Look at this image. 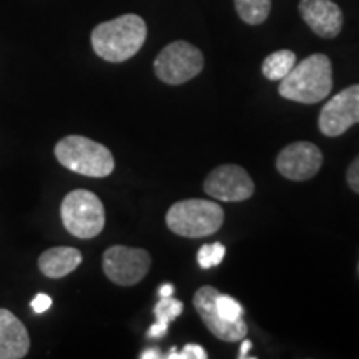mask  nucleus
<instances>
[{"label":"nucleus","instance_id":"nucleus-13","mask_svg":"<svg viewBox=\"0 0 359 359\" xmlns=\"http://www.w3.org/2000/svg\"><path fill=\"white\" fill-rule=\"evenodd\" d=\"M30 336L24 323L0 308V359H22L29 354Z\"/></svg>","mask_w":359,"mask_h":359},{"label":"nucleus","instance_id":"nucleus-3","mask_svg":"<svg viewBox=\"0 0 359 359\" xmlns=\"http://www.w3.org/2000/svg\"><path fill=\"white\" fill-rule=\"evenodd\" d=\"M53 151L62 167L83 177L107 178L115 170V158L109 148L82 135L62 138Z\"/></svg>","mask_w":359,"mask_h":359},{"label":"nucleus","instance_id":"nucleus-22","mask_svg":"<svg viewBox=\"0 0 359 359\" xmlns=\"http://www.w3.org/2000/svg\"><path fill=\"white\" fill-rule=\"evenodd\" d=\"M198 264L203 269L213 268V255H212V245H203L198 251Z\"/></svg>","mask_w":359,"mask_h":359},{"label":"nucleus","instance_id":"nucleus-7","mask_svg":"<svg viewBox=\"0 0 359 359\" xmlns=\"http://www.w3.org/2000/svg\"><path fill=\"white\" fill-rule=\"evenodd\" d=\"M103 273L118 286H133L150 271L151 257L143 248L115 245L103 253Z\"/></svg>","mask_w":359,"mask_h":359},{"label":"nucleus","instance_id":"nucleus-17","mask_svg":"<svg viewBox=\"0 0 359 359\" xmlns=\"http://www.w3.org/2000/svg\"><path fill=\"white\" fill-rule=\"evenodd\" d=\"M155 318L158 323L170 325L173 320H177L180 314L183 313V303L180 299H175L173 296H163L154 308Z\"/></svg>","mask_w":359,"mask_h":359},{"label":"nucleus","instance_id":"nucleus-11","mask_svg":"<svg viewBox=\"0 0 359 359\" xmlns=\"http://www.w3.org/2000/svg\"><path fill=\"white\" fill-rule=\"evenodd\" d=\"M323 167L321 150L311 142H296L283 148L276 158V168L293 182L313 178Z\"/></svg>","mask_w":359,"mask_h":359},{"label":"nucleus","instance_id":"nucleus-26","mask_svg":"<svg viewBox=\"0 0 359 359\" xmlns=\"http://www.w3.org/2000/svg\"><path fill=\"white\" fill-rule=\"evenodd\" d=\"M173 285H170V283H167V285H161V288L158 291L160 298H163V296H173Z\"/></svg>","mask_w":359,"mask_h":359},{"label":"nucleus","instance_id":"nucleus-5","mask_svg":"<svg viewBox=\"0 0 359 359\" xmlns=\"http://www.w3.org/2000/svg\"><path fill=\"white\" fill-rule=\"evenodd\" d=\"M60 218L65 230L80 240L95 238L105 228V208L102 200L88 190L67 193L60 205Z\"/></svg>","mask_w":359,"mask_h":359},{"label":"nucleus","instance_id":"nucleus-18","mask_svg":"<svg viewBox=\"0 0 359 359\" xmlns=\"http://www.w3.org/2000/svg\"><path fill=\"white\" fill-rule=\"evenodd\" d=\"M217 309L218 314L226 321H240L243 320V306L231 296L222 294L217 296Z\"/></svg>","mask_w":359,"mask_h":359},{"label":"nucleus","instance_id":"nucleus-20","mask_svg":"<svg viewBox=\"0 0 359 359\" xmlns=\"http://www.w3.org/2000/svg\"><path fill=\"white\" fill-rule=\"evenodd\" d=\"M346 180H348L349 188H351L353 191L359 193V155L353 160V163L349 165L348 173H346Z\"/></svg>","mask_w":359,"mask_h":359},{"label":"nucleus","instance_id":"nucleus-27","mask_svg":"<svg viewBox=\"0 0 359 359\" xmlns=\"http://www.w3.org/2000/svg\"><path fill=\"white\" fill-rule=\"evenodd\" d=\"M250 349H251V341L243 338V343H241V348H240V358H246V356H248Z\"/></svg>","mask_w":359,"mask_h":359},{"label":"nucleus","instance_id":"nucleus-24","mask_svg":"<svg viewBox=\"0 0 359 359\" xmlns=\"http://www.w3.org/2000/svg\"><path fill=\"white\" fill-rule=\"evenodd\" d=\"M224 253H226V250H224V246H223L222 243H215V245H212L213 266H218V264L223 262V258H224Z\"/></svg>","mask_w":359,"mask_h":359},{"label":"nucleus","instance_id":"nucleus-4","mask_svg":"<svg viewBox=\"0 0 359 359\" xmlns=\"http://www.w3.org/2000/svg\"><path fill=\"white\" fill-rule=\"evenodd\" d=\"M224 222V212L218 203L191 198L177 201L167 213V226L178 236L201 238L217 233Z\"/></svg>","mask_w":359,"mask_h":359},{"label":"nucleus","instance_id":"nucleus-10","mask_svg":"<svg viewBox=\"0 0 359 359\" xmlns=\"http://www.w3.org/2000/svg\"><path fill=\"white\" fill-rule=\"evenodd\" d=\"M219 291L213 286H201L193 296V306H195L196 313L200 314V318L203 320L205 326L208 327L210 333L217 336L222 341H235L243 339L246 333H248V327H246L245 321H226L223 320L218 314L217 309V296Z\"/></svg>","mask_w":359,"mask_h":359},{"label":"nucleus","instance_id":"nucleus-2","mask_svg":"<svg viewBox=\"0 0 359 359\" xmlns=\"http://www.w3.org/2000/svg\"><path fill=\"white\" fill-rule=\"evenodd\" d=\"M333 88V65L323 53H314L293 67L280 80L278 92L286 100L298 103H318L327 98Z\"/></svg>","mask_w":359,"mask_h":359},{"label":"nucleus","instance_id":"nucleus-14","mask_svg":"<svg viewBox=\"0 0 359 359\" xmlns=\"http://www.w3.org/2000/svg\"><path fill=\"white\" fill-rule=\"evenodd\" d=\"M82 253L72 246H55V248L45 250L39 257V269L43 276L58 280L70 275L82 263Z\"/></svg>","mask_w":359,"mask_h":359},{"label":"nucleus","instance_id":"nucleus-15","mask_svg":"<svg viewBox=\"0 0 359 359\" xmlns=\"http://www.w3.org/2000/svg\"><path fill=\"white\" fill-rule=\"evenodd\" d=\"M296 65V53L291 50H278L269 53V55L263 60L262 72L263 75L269 80H278L285 79L286 75L293 70Z\"/></svg>","mask_w":359,"mask_h":359},{"label":"nucleus","instance_id":"nucleus-9","mask_svg":"<svg viewBox=\"0 0 359 359\" xmlns=\"http://www.w3.org/2000/svg\"><path fill=\"white\" fill-rule=\"evenodd\" d=\"M205 193L219 201H245L255 193V183L248 172L238 165H222L208 175L203 183Z\"/></svg>","mask_w":359,"mask_h":359},{"label":"nucleus","instance_id":"nucleus-6","mask_svg":"<svg viewBox=\"0 0 359 359\" xmlns=\"http://www.w3.org/2000/svg\"><path fill=\"white\" fill-rule=\"evenodd\" d=\"M203 65L205 58L200 48L185 40H177L156 55L154 70L163 83L182 85L195 79L203 70Z\"/></svg>","mask_w":359,"mask_h":359},{"label":"nucleus","instance_id":"nucleus-1","mask_svg":"<svg viewBox=\"0 0 359 359\" xmlns=\"http://www.w3.org/2000/svg\"><path fill=\"white\" fill-rule=\"evenodd\" d=\"M90 40L98 57L111 64H122L140 52L147 40V24L140 15L125 13L98 24Z\"/></svg>","mask_w":359,"mask_h":359},{"label":"nucleus","instance_id":"nucleus-21","mask_svg":"<svg viewBox=\"0 0 359 359\" xmlns=\"http://www.w3.org/2000/svg\"><path fill=\"white\" fill-rule=\"evenodd\" d=\"M30 306H32V309L37 314H40V313H45L47 311L48 308L52 306V298L48 294H45V293H40V294H37L35 296V298L32 299V303H30Z\"/></svg>","mask_w":359,"mask_h":359},{"label":"nucleus","instance_id":"nucleus-19","mask_svg":"<svg viewBox=\"0 0 359 359\" xmlns=\"http://www.w3.org/2000/svg\"><path fill=\"white\" fill-rule=\"evenodd\" d=\"M167 359H206L208 354L198 344H187L182 351H177V349H172L170 354L165 356Z\"/></svg>","mask_w":359,"mask_h":359},{"label":"nucleus","instance_id":"nucleus-12","mask_svg":"<svg viewBox=\"0 0 359 359\" xmlns=\"http://www.w3.org/2000/svg\"><path fill=\"white\" fill-rule=\"evenodd\" d=\"M299 13L309 29L323 39L338 37L343 29V12L333 0H302Z\"/></svg>","mask_w":359,"mask_h":359},{"label":"nucleus","instance_id":"nucleus-23","mask_svg":"<svg viewBox=\"0 0 359 359\" xmlns=\"http://www.w3.org/2000/svg\"><path fill=\"white\" fill-rule=\"evenodd\" d=\"M167 331H168V325H163V323L155 321L154 325L150 326V330H148L147 336H148V338H154V339L163 338V336L167 334Z\"/></svg>","mask_w":359,"mask_h":359},{"label":"nucleus","instance_id":"nucleus-25","mask_svg":"<svg viewBox=\"0 0 359 359\" xmlns=\"http://www.w3.org/2000/svg\"><path fill=\"white\" fill-rule=\"evenodd\" d=\"M154 358H163V354H161L158 349H147V351H143L140 354V359H154Z\"/></svg>","mask_w":359,"mask_h":359},{"label":"nucleus","instance_id":"nucleus-16","mask_svg":"<svg viewBox=\"0 0 359 359\" xmlns=\"http://www.w3.org/2000/svg\"><path fill=\"white\" fill-rule=\"evenodd\" d=\"M235 8L246 24L259 25L268 19L271 0H235Z\"/></svg>","mask_w":359,"mask_h":359},{"label":"nucleus","instance_id":"nucleus-8","mask_svg":"<svg viewBox=\"0 0 359 359\" xmlns=\"http://www.w3.org/2000/svg\"><path fill=\"white\" fill-rule=\"evenodd\" d=\"M320 130L326 137H339L359 123V85L341 90L326 102L320 114Z\"/></svg>","mask_w":359,"mask_h":359}]
</instances>
